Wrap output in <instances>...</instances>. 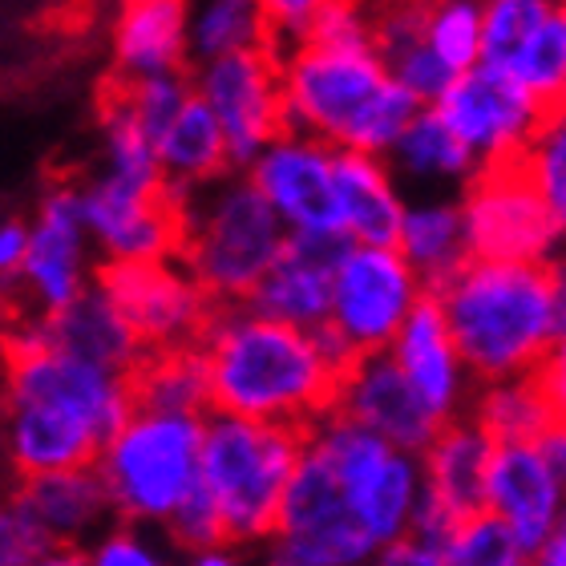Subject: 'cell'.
<instances>
[{"instance_id":"cell-41","label":"cell","mask_w":566,"mask_h":566,"mask_svg":"<svg viewBox=\"0 0 566 566\" xmlns=\"http://www.w3.org/2000/svg\"><path fill=\"white\" fill-rule=\"evenodd\" d=\"M49 546L29 510L17 497H0V566H36Z\"/></svg>"},{"instance_id":"cell-28","label":"cell","mask_w":566,"mask_h":566,"mask_svg":"<svg viewBox=\"0 0 566 566\" xmlns=\"http://www.w3.org/2000/svg\"><path fill=\"white\" fill-rule=\"evenodd\" d=\"M392 248L417 272V280L424 283V292H433L437 283H446L461 263L470 260L458 202L421 199L413 207H405L401 231H397Z\"/></svg>"},{"instance_id":"cell-1","label":"cell","mask_w":566,"mask_h":566,"mask_svg":"<svg viewBox=\"0 0 566 566\" xmlns=\"http://www.w3.org/2000/svg\"><path fill=\"white\" fill-rule=\"evenodd\" d=\"M211 413L312 429L332 413L344 368L356 356L328 328L304 332L263 319L243 304L214 307L199 336Z\"/></svg>"},{"instance_id":"cell-4","label":"cell","mask_w":566,"mask_h":566,"mask_svg":"<svg viewBox=\"0 0 566 566\" xmlns=\"http://www.w3.org/2000/svg\"><path fill=\"white\" fill-rule=\"evenodd\" d=\"M283 243L287 227L239 170L195 190L182 207L178 263L214 307L248 304Z\"/></svg>"},{"instance_id":"cell-31","label":"cell","mask_w":566,"mask_h":566,"mask_svg":"<svg viewBox=\"0 0 566 566\" xmlns=\"http://www.w3.org/2000/svg\"><path fill=\"white\" fill-rule=\"evenodd\" d=\"M275 45L260 0H202L187 24V57L219 61Z\"/></svg>"},{"instance_id":"cell-44","label":"cell","mask_w":566,"mask_h":566,"mask_svg":"<svg viewBox=\"0 0 566 566\" xmlns=\"http://www.w3.org/2000/svg\"><path fill=\"white\" fill-rule=\"evenodd\" d=\"M29 248V223L24 219H0V287L17 283Z\"/></svg>"},{"instance_id":"cell-5","label":"cell","mask_w":566,"mask_h":566,"mask_svg":"<svg viewBox=\"0 0 566 566\" xmlns=\"http://www.w3.org/2000/svg\"><path fill=\"white\" fill-rule=\"evenodd\" d=\"M304 433L307 429L207 413L199 485L219 514L227 546H251L275 534V518L304 449Z\"/></svg>"},{"instance_id":"cell-47","label":"cell","mask_w":566,"mask_h":566,"mask_svg":"<svg viewBox=\"0 0 566 566\" xmlns=\"http://www.w3.org/2000/svg\"><path fill=\"white\" fill-rule=\"evenodd\" d=\"M182 566H248L239 546H211V551H195L182 558Z\"/></svg>"},{"instance_id":"cell-39","label":"cell","mask_w":566,"mask_h":566,"mask_svg":"<svg viewBox=\"0 0 566 566\" xmlns=\"http://www.w3.org/2000/svg\"><path fill=\"white\" fill-rule=\"evenodd\" d=\"M300 41H307V45H324V49L373 45V17H368V0H336V4H328L316 21L307 24Z\"/></svg>"},{"instance_id":"cell-3","label":"cell","mask_w":566,"mask_h":566,"mask_svg":"<svg viewBox=\"0 0 566 566\" xmlns=\"http://www.w3.org/2000/svg\"><path fill=\"white\" fill-rule=\"evenodd\" d=\"M424 295L441 307L461 368L482 385L531 377L558 340L546 263L465 260Z\"/></svg>"},{"instance_id":"cell-30","label":"cell","mask_w":566,"mask_h":566,"mask_svg":"<svg viewBox=\"0 0 566 566\" xmlns=\"http://www.w3.org/2000/svg\"><path fill=\"white\" fill-rule=\"evenodd\" d=\"M134 409L175 417H207V373H202L199 348H175V353H146L130 373Z\"/></svg>"},{"instance_id":"cell-37","label":"cell","mask_w":566,"mask_h":566,"mask_svg":"<svg viewBox=\"0 0 566 566\" xmlns=\"http://www.w3.org/2000/svg\"><path fill=\"white\" fill-rule=\"evenodd\" d=\"M114 94L138 130L150 142L163 138V130L178 118V109L190 102V73H158V77H138V82H118Z\"/></svg>"},{"instance_id":"cell-12","label":"cell","mask_w":566,"mask_h":566,"mask_svg":"<svg viewBox=\"0 0 566 566\" xmlns=\"http://www.w3.org/2000/svg\"><path fill=\"white\" fill-rule=\"evenodd\" d=\"M94 283L122 312L138 336L142 353L195 348L214 316V304L182 272L178 260L166 263H102Z\"/></svg>"},{"instance_id":"cell-48","label":"cell","mask_w":566,"mask_h":566,"mask_svg":"<svg viewBox=\"0 0 566 566\" xmlns=\"http://www.w3.org/2000/svg\"><path fill=\"white\" fill-rule=\"evenodd\" d=\"M543 453L551 458V465H555V473H558V482H563V490H566V424H558V429H551V433H546Z\"/></svg>"},{"instance_id":"cell-21","label":"cell","mask_w":566,"mask_h":566,"mask_svg":"<svg viewBox=\"0 0 566 566\" xmlns=\"http://www.w3.org/2000/svg\"><path fill=\"white\" fill-rule=\"evenodd\" d=\"M389 356L437 424L458 421L465 368H461V356L453 348V336H449L446 316L433 304V295H421V304L409 312L397 340L389 344Z\"/></svg>"},{"instance_id":"cell-2","label":"cell","mask_w":566,"mask_h":566,"mask_svg":"<svg viewBox=\"0 0 566 566\" xmlns=\"http://www.w3.org/2000/svg\"><path fill=\"white\" fill-rule=\"evenodd\" d=\"M280 53V90L287 130L307 134L332 150L385 158L421 102L392 82L373 45L324 49L292 41Z\"/></svg>"},{"instance_id":"cell-13","label":"cell","mask_w":566,"mask_h":566,"mask_svg":"<svg viewBox=\"0 0 566 566\" xmlns=\"http://www.w3.org/2000/svg\"><path fill=\"white\" fill-rule=\"evenodd\" d=\"M429 109L473 154L478 170L522 158L526 142L534 138V130H538V122L546 114L526 90H518L510 77H502V73L482 65V61L470 73H458L433 97Z\"/></svg>"},{"instance_id":"cell-35","label":"cell","mask_w":566,"mask_h":566,"mask_svg":"<svg viewBox=\"0 0 566 566\" xmlns=\"http://www.w3.org/2000/svg\"><path fill=\"white\" fill-rule=\"evenodd\" d=\"M518 163L566 239V102L546 109Z\"/></svg>"},{"instance_id":"cell-11","label":"cell","mask_w":566,"mask_h":566,"mask_svg":"<svg viewBox=\"0 0 566 566\" xmlns=\"http://www.w3.org/2000/svg\"><path fill=\"white\" fill-rule=\"evenodd\" d=\"M272 538L275 551L295 558L300 566H368L380 555L373 538L360 531V522L353 518L328 461L307 441L287 482Z\"/></svg>"},{"instance_id":"cell-24","label":"cell","mask_w":566,"mask_h":566,"mask_svg":"<svg viewBox=\"0 0 566 566\" xmlns=\"http://www.w3.org/2000/svg\"><path fill=\"white\" fill-rule=\"evenodd\" d=\"M12 497L29 510V518L41 526L49 543L57 546H90L114 522L94 465L24 478Z\"/></svg>"},{"instance_id":"cell-9","label":"cell","mask_w":566,"mask_h":566,"mask_svg":"<svg viewBox=\"0 0 566 566\" xmlns=\"http://www.w3.org/2000/svg\"><path fill=\"white\" fill-rule=\"evenodd\" d=\"M424 295V283L397 248H348L332 275V304L324 328L353 356L389 353L401 324Z\"/></svg>"},{"instance_id":"cell-8","label":"cell","mask_w":566,"mask_h":566,"mask_svg":"<svg viewBox=\"0 0 566 566\" xmlns=\"http://www.w3.org/2000/svg\"><path fill=\"white\" fill-rule=\"evenodd\" d=\"M458 211L470 260L551 263V255L566 243L518 158L482 166L461 187Z\"/></svg>"},{"instance_id":"cell-17","label":"cell","mask_w":566,"mask_h":566,"mask_svg":"<svg viewBox=\"0 0 566 566\" xmlns=\"http://www.w3.org/2000/svg\"><path fill=\"white\" fill-rule=\"evenodd\" d=\"M332 158L336 150L324 142L283 130L243 175L287 227V235H340Z\"/></svg>"},{"instance_id":"cell-14","label":"cell","mask_w":566,"mask_h":566,"mask_svg":"<svg viewBox=\"0 0 566 566\" xmlns=\"http://www.w3.org/2000/svg\"><path fill=\"white\" fill-rule=\"evenodd\" d=\"M77 207L90 248L106 263H166L178 260L182 243V207L170 190L122 187L114 178L94 175L77 187Z\"/></svg>"},{"instance_id":"cell-33","label":"cell","mask_w":566,"mask_h":566,"mask_svg":"<svg viewBox=\"0 0 566 566\" xmlns=\"http://www.w3.org/2000/svg\"><path fill=\"white\" fill-rule=\"evenodd\" d=\"M102 170L97 175L114 178L122 187L138 190H163V170L154 158V142L138 130V122L130 118V109L122 106L118 94L109 90L102 102Z\"/></svg>"},{"instance_id":"cell-46","label":"cell","mask_w":566,"mask_h":566,"mask_svg":"<svg viewBox=\"0 0 566 566\" xmlns=\"http://www.w3.org/2000/svg\"><path fill=\"white\" fill-rule=\"evenodd\" d=\"M546 283H551V307H555V332L566 336V243L546 263Z\"/></svg>"},{"instance_id":"cell-51","label":"cell","mask_w":566,"mask_h":566,"mask_svg":"<svg viewBox=\"0 0 566 566\" xmlns=\"http://www.w3.org/2000/svg\"><path fill=\"white\" fill-rule=\"evenodd\" d=\"M263 566H300V563H295V558H287V555H280V551H272V558H268Z\"/></svg>"},{"instance_id":"cell-18","label":"cell","mask_w":566,"mask_h":566,"mask_svg":"<svg viewBox=\"0 0 566 566\" xmlns=\"http://www.w3.org/2000/svg\"><path fill=\"white\" fill-rule=\"evenodd\" d=\"M332 413L360 424V429H368L385 446L401 449L409 458L424 453V449L433 446V437L446 429L417 401V392L405 385V377L397 373L389 353L356 356L353 365L344 368Z\"/></svg>"},{"instance_id":"cell-42","label":"cell","mask_w":566,"mask_h":566,"mask_svg":"<svg viewBox=\"0 0 566 566\" xmlns=\"http://www.w3.org/2000/svg\"><path fill=\"white\" fill-rule=\"evenodd\" d=\"M328 4H336V0H260L275 45H292V41H300L307 24L316 21Z\"/></svg>"},{"instance_id":"cell-25","label":"cell","mask_w":566,"mask_h":566,"mask_svg":"<svg viewBox=\"0 0 566 566\" xmlns=\"http://www.w3.org/2000/svg\"><path fill=\"white\" fill-rule=\"evenodd\" d=\"M187 0H122L114 24L118 82L187 73Z\"/></svg>"},{"instance_id":"cell-16","label":"cell","mask_w":566,"mask_h":566,"mask_svg":"<svg viewBox=\"0 0 566 566\" xmlns=\"http://www.w3.org/2000/svg\"><path fill=\"white\" fill-rule=\"evenodd\" d=\"M94 248L85 235L77 187L61 182L49 187L36 202V214L29 223V248H24L17 287L24 295L29 316H53L70 307L77 295L94 287Z\"/></svg>"},{"instance_id":"cell-38","label":"cell","mask_w":566,"mask_h":566,"mask_svg":"<svg viewBox=\"0 0 566 566\" xmlns=\"http://www.w3.org/2000/svg\"><path fill=\"white\" fill-rule=\"evenodd\" d=\"M85 555H90V566H175L166 538L142 526H126V522H114L109 531L97 534L85 546Z\"/></svg>"},{"instance_id":"cell-27","label":"cell","mask_w":566,"mask_h":566,"mask_svg":"<svg viewBox=\"0 0 566 566\" xmlns=\"http://www.w3.org/2000/svg\"><path fill=\"white\" fill-rule=\"evenodd\" d=\"M154 158H158L166 190L182 202H187L195 190L211 187L214 178L231 175L223 130L214 126L211 109L195 97V90H190L187 106L178 109V118L163 130V138L154 142Z\"/></svg>"},{"instance_id":"cell-10","label":"cell","mask_w":566,"mask_h":566,"mask_svg":"<svg viewBox=\"0 0 566 566\" xmlns=\"http://www.w3.org/2000/svg\"><path fill=\"white\" fill-rule=\"evenodd\" d=\"M190 90L202 106L211 109L214 126L223 130L231 170H248L268 142H275L283 122V90H280V53L275 45L235 53V57L202 61L190 73Z\"/></svg>"},{"instance_id":"cell-45","label":"cell","mask_w":566,"mask_h":566,"mask_svg":"<svg viewBox=\"0 0 566 566\" xmlns=\"http://www.w3.org/2000/svg\"><path fill=\"white\" fill-rule=\"evenodd\" d=\"M368 566H446V558H441V551L429 543H417V538H397V543H389L385 551H380L377 558Z\"/></svg>"},{"instance_id":"cell-29","label":"cell","mask_w":566,"mask_h":566,"mask_svg":"<svg viewBox=\"0 0 566 566\" xmlns=\"http://www.w3.org/2000/svg\"><path fill=\"white\" fill-rule=\"evenodd\" d=\"M385 163H389L392 175L413 178V182H424V187H446V182L465 187L478 175L473 154L449 134V126L429 106L417 109V118L405 126L401 138L392 142Z\"/></svg>"},{"instance_id":"cell-34","label":"cell","mask_w":566,"mask_h":566,"mask_svg":"<svg viewBox=\"0 0 566 566\" xmlns=\"http://www.w3.org/2000/svg\"><path fill=\"white\" fill-rule=\"evenodd\" d=\"M424 49L449 77L482 61V0H429Z\"/></svg>"},{"instance_id":"cell-23","label":"cell","mask_w":566,"mask_h":566,"mask_svg":"<svg viewBox=\"0 0 566 566\" xmlns=\"http://www.w3.org/2000/svg\"><path fill=\"white\" fill-rule=\"evenodd\" d=\"M332 182H336L340 235L356 248H392L409 202L401 199V187H397L389 163L373 158V154L336 150Z\"/></svg>"},{"instance_id":"cell-36","label":"cell","mask_w":566,"mask_h":566,"mask_svg":"<svg viewBox=\"0 0 566 566\" xmlns=\"http://www.w3.org/2000/svg\"><path fill=\"white\" fill-rule=\"evenodd\" d=\"M437 551H441L446 566H531V555L514 543V534L490 510L458 522Z\"/></svg>"},{"instance_id":"cell-26","label":"cell","mask_w":566,"mask_h":566,"mask_svg":"<svg viewBox=\"0 0 566 566\" xmlns=\"http://www.w3.org/2000/svg\"><path fill=\"white\" fill-rule=\"evenodd\" d=\"M490 437L458 417L433 437L421 461V494L446 510L453 522H465L485 510V461H490Z\"/></svg>"},{"instance_id":"cell-53","label":"cell","mask_w":566,"mask_h":566,"mask_svg":"<svg viewBox=\"0 0 566 566\" xmlns=\"http://www.w3.org/2000/svg\"><path fill=\"white\" fill-rule=\"evenodd\" d=\"M482 4H485V0H482Z\"/></svg>"},{"instance_id":"cell-6","label":"cell","mask_w":566,"mask_h":566,"mask_svg":"<svg viewBox=\"0 0 566 566\" xmlns=\"http://www.w3.org/2000/svg\"><path fill=\"white\" fill-rule=\"evenodd\" d=\"M207 417L134 409L97 449L94 470L114 522L163 531L170 514L199 490V449Z\"/></svg>"},{"instance_id":"cell-52","label":"cell","mask_w":566,"mask_h":566,"mask_svg":"<svg viewBox=\"0 0 566 566\" xmlns=\"http://www.w3.org/2000/svg\"><path fill=\"white\" fill-rule=\"evenodd\" d=\"M558 24H563V49H566V0H558Z\"/></svg>"},{"instance_id":"cell-50","label":"cell","mask_w":566,"mask_h":566,"mask_svg":"<svg viewBox=\"0 0 566 566\" xmlns=\"http://www.w3.org/2000/svg\"><path fill=\"white\" fill-rule=\"evenodd\" d=\"M36 566H90V555H85V546H49L41 563Z\"/></svg>"},{"instance_id":"cell-32","label":"cell","mask_w":566,"mask_h":566,"mask_svg":"<svg viewBox=\"0 0 566 566\" xmlns=\"http://www.w3.org/2000/svg\"><path fill=\"white\" fill-rule=\"evenodd\" d=\"M470 421L490 437V446H543L555 429L531 377L485 385L470 409Z\"/></svg>"},{"instance_id":"cell-20","label":"cell","mask_w":566,"mask_h":566,"mask_svg":"<svg viewBox=\"0 0 566 566\" xmlns=\"http://www.w3.org/2000/svg\"><path fill=\"white\" fill-rule=\"evenodd\" d=\"M348 248L353 243L344 235H287L283 251L243 307L287 328H324L332 304V275Z\"/></svg>"},{"instance_id":"cell-43","label":"cell","mask_w":566,"mask_h":566,"mask_svg":"<svg viewBox=\"0 0 566 566\" xmlns=\"http://www.w3.org/2000/svg\"><path fill=\"white\" fill-rule=\"evenodd\" d=\"M534 389L543 397L546 413H551V424H566V336H558L551 344V353L538 360V368L531 373Z\"/></svg>"},{"instance_id":"cell-19","label":"cell","mask_w":566,"mask_h":566,"mask_svg":"<svg viewBox=\"0 0 566 566\" xmlns=\"http://www.w3.org/2000/svg\"><path fill=\"white\" fill-rule=\"evenodd\" d=\"M566 490L543 446H494L485 461V510L494 514L526 555L558 531Z\"/></svg>"},{"instance_id":"cell-22","label":"cell","mask_w":566,"mask_h":566,"mask_svg":"<svg viewBox=\"0 0 566 566\" xmlns=\"http://www.w3.org/2000/svg\"><path fill=\"white\" fill-rule=\"evenodd\" d=\"M24 324L45 348H57V353L122 373V377H130L146 356L130 324L122 319V312L109 304L97 283L85 295H77L70 307H61L53 316H24Z\"/></svg>"},{"instance_id":"cell-7","label":"cell","mask_w":566,"mask_h":566,"mask_svg":"<svg viewBox=\"0 0 566 566\" xmlns=\"http://www.w3.org/2000/svg\"><path fill=\"white\" fill-rule=\"evenodd\" d=\"M0 401L45 405L53 413L82 421L90 433L106 446L118 433V424L134 413L130 377L109 368L85 365L77 356L45 348L29 324L4 336V368H0Z\"/></svg>"},{"instance_id":"cell-15","label":"cell","mask_w":566,"mask_h":566,"mask_svg":"<svg viewBox=\"0 0 566 566\" xmlns=\"http://www.w3.org/2000/svg\"><path fill=\"white\" fill-rule=\"evenodd\" d=\"M482 65L526 90L543 109L566 102V49L558 0H485Z\"/></svg>"},{"instance_id":"cell-49","label":"cell","mask_w":566,"mask_h":566,"mask_svg":"<svg viewBox=\"0 0 566 566\" xmlns=\"http://www.w3.org/2000/svg\"><path fill=\"white\" fill-rule=\"evenodd\" d=\"M534 566H566V526H558L543 546H538V555L531 558Z\"/></svg>"},{"instance_id":"cell-40","label":"cell","mask_w":566,"mask_h":566,"mask_svg":"<svg viewBox=\"0 0 566 566\" xmlns=\"http://www.w3.org/2000/svg\"><path fill=\"white\" fill-rule=\"evenodd\" d=\"M163 538L175 546V551H182V555L211 551V546H227L219 514H214L211 497L202 494V485L175 510V514H170V522L163 526Z\"/></svg>"}]
</instances>
